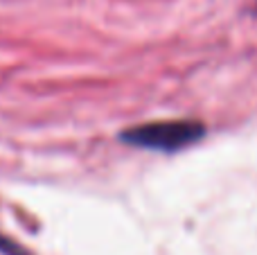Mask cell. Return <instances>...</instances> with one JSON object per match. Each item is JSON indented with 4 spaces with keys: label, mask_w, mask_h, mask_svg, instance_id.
<instances>
[{
    "label": "cell",
    "mask_w": 257,
    "mask_h": 255,
    "mask_svg": "<svg viewBox=\"0 0 257 255\" xmlns=\"http://www.w3.org/2000/svg\"><path fill=\"white\" fill-rule=\"evenodd\" d=\"M0 253H3V255H30L23 246H18L16 242L3 237V235H0Z\"/></svg>",
    "instance_id": "cell-2"
},
{
    "label": "cell",
    "mask_w": 257,
    "mask_h": 255,
    "mask_svg": "<svg viewBox=\"0 0 257 255\" xmlns=\"http://www.w3.org/2000/svg\"><path fill=\"white\" fill-rule=\"evenodd\" d=\"M205 136V126L194 120H163L138 124L120 134V140L131 147L154 149V152H181L199 143Z\"/></svg>",
    "instance_id": "cell-1"
}]
</instances>
